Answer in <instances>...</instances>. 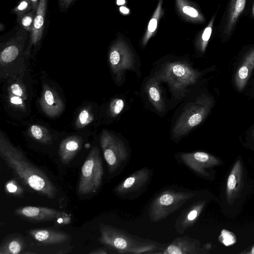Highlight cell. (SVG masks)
I'll return each instance as SVG.
<instances>
[{"instance_id": "obj_35", "label": "cell", "mask_w": 254, "mask_h": 254, "mask_svg": "<svg viewBox=\"0 0 254 254\" xmlns=\"http://www.w3.org/2000/svg\"><path fill=\"white\" fill-rule=\"evenodd\" d=\"M108 253L107 247L99 248L89 253V254H107Z\"/></svg>"}, {"instance_id": "obj_37", "label": "cell", "mask_w": 254, "mask_h": 254, "mask_svg": "<svg viewBox=\"0 0 254 254\" xmlns=\"http://www.w3.org/2000/svg\"><path fill=\"white\" fill-rule=\"evenodd\" d=\"M10 102L11 103L16 105L22 104L23 102L21 98L18 96H14L11 98Z\"/></svg>"}, {"instance_id": "obj_4", "label": "cell", "mask_w": 254, "mask_h": 254, "mask_svg": "<svg viewBox=\"0 0 254 254\" xmlns=\"http://www.w3.org/2000/svg\"><path fill=\"white\" fill-rule=\"evenodd\" d=\"M213 103L211 97L203 95L187 105L173 128V138H181L199 125L209 113Z\"/></svg>"}, {"instance_id": "obj_43", "label": "cell", "mask_w": 254, "mask_h": 254, "mask_svg": "<svg viewBox=\"0 0 254 254\" xmlns=\"http://www.w3.org/2000/svg\"><path fill=\"white\" fill-rule=\"evenodd\" d=\"M252 135H253V137L254 138V129L253 130Z\"/></svg>"}, {"instance_id": "obj_13", "label": "cell", "mask_w": 254, "mask_h": 254, "mask_svg": "<svg viewBox=\"0 0 254 254\" xmlns=\"http://www.w3.org/2000/svg\"><path fill=\"white\" fill-rule=\"evenodd\" d=\"M27 232L37 242L45 245L62 244L71 239L68 233L52 228H32Z\"/></svg>"}, {"instance_id": "obj_21", "label": "cell", "mask_w": 254, "mask_h": 254, "mask_svg": "<svg viewBox=\"0 0 254 254\" xmlns=\"http://www.w3.org/2000/svg\"><path fill=\"white\" fill-rule=\"evenodd\" d=\"M177 10L185 20L195 23L204 22L205 18L196 5L188 0H175Z\"/></svg>"}, {"instance_id": "obj_32", "label": "cell", "mask_w": 254, "mask_h": 254, "mask_svg": "<svg viewBox=\"0 0 254 254\" xmlns=\"http://www.w3.org/2000/svg\"><path fill=\"white\" fill-rule=\"evenodd\" d=\"M233 234H232L231 232L224 230L222 231L221 235L220 236L222 237L221 240H224L227 238V240L224 242V244L226 246H228L231 244H234L235 242V238Z\"/></svg>"}, {"instance_id": "obj_40", "label": "cell", "mask_w": 254, "mask_h": 254, "mask_svg": "<svg viewBox=\"0 0 254 254\" xmlns=\"http://www.w3.org/2000/svg\"><path fill=\"white\" fill-rule=\"evenodd\" d=\"M117 1L118 4H123L125 2V0H118Z\"/></svg>"}, {"instance_id": "obj_9", "label": "cell", "mask_w": 254, "mask_h": 254, "mask_svg": "<svg viewBox=\"0 0 254 254\" xmlns=\"http://www.w3.org/2000/svg\"><path fill=\"white\" fill-rule=\"evenodd\" d=\"M14 214L22 219L34 223L57 221L67 224L70 218L64 212L46 207L24 206L17 207Z\"/></svg>"}, {"instance_id": "obj_25", "label": "cell", "mask_w": 254, "mask_h": 254, "mask_svg": "<svg viewBox=\"0 0 254 254\" xmlns=\"http://www.w3.org/2000/svg\"><path fill=\"white\" fill-rule=\"evenodd\" d=\"M217 11L213 15L207 26L203 30L197 43V47L201 53H203L207 48L212 32Z\"/></svg>"}, {"instance_id": "obj_20", "label": "cell", "mask_w": 254, "mask_h": 254, "mask_svg": "<svg viewBox=\"0 0 254 254\" xmlns=\"http://www.w3.org/2000/svg\"><path fill=\"white\" fill-rule=\"evenodd\" d=\"M82 145V139L73 136L64 140L60 145L59 155L62 162L69 164L79 151Z\"/></svg>"}, {"instance_id": "obj_28", "label": "cell", "mask_w": 254, "mask_h": 254, "mask_svg": "<svg viewBox=\"0 0 254 254\" xmlns=\"http://www.w3.org/2000/svg\"><path fill=\"white\" fill-rule=\"evenodd\" d=\"M35 14L36 12L32 10L28 13L17 16V22L25 31L31 33L33 27Z\"/></svg>"}, {"instance_id": "obj_2", "label": "cell", "mask_w": 254, "mask_h": 254, "mask_svg": "<svg viewBox=\"0 0 254 254\" xmlns=\"http://www.w3.org/2000/svg\"><path fill=\"white\" fill-rule=\"evenodd\" d=\"M99 243L119 254H161L167 246L149 239L137 237L112 226L100 224Z\"/></svg>"}, {"instance_id": "obj_16", "label": "cell", "mask_w": 254, "mask_h": 254, "mask_svg": "<svg viewBox=\"0 0 254 254\" xmlns=\"http://www.w3.org/2000/svg\"><path fill=\"white\" fill-rule=\"evenodd\" d=\"M205 201H197L190 205L180 214L175 222V228L177 232L183 234L193 225L202 211Z\"/></svg>"}, {"instance_id": "obj_29", "label": "cell", "mask_w": 254, "mask_h": 254, "mask_svg": "<svg viewBox=\"0 0 254 254\" xmlns=\"http://www.w3.org/2000/svg\"><path fill=\"white\" fill-rule=\"evenodd\" d=\"M32 10V5L30 0H20L11 12L15 14L17 16H19L28 13Z\"/></svg>"}, {"instance_id": "obj_6", "label": "cell", "mask_w": 254, "mask_h": 254, "mask_svg": "<svg viewBox=\"0 0 254 254\" xmlns=\"http://www.w3.org/2000/svg\"><path fill=\"white\" fill-rule=\"evenodd\" d=\"M100 144L109 172L119 174L129 161V150L122 140L107 130L101 134Z\"/></svg>"}, {"instance_id": "obj_39", "label": "cell", "mask_w": 254, "mask_h": 254, "mask_svg": "<svg viewBox=\"0 0 254 254\" xmlns=\"http://www.w3.org/2000/svg\"><path fill=\"white\" fill-rule=\"evenodd\" d=\"M120 11L124 14H127L129 12L128 9L124 6L120 7Z\"/></svg>"}, {"instance_id": "obj_7", "label": "cell", "mask_w": 254, "mask_h": 254, "mask_svg": "<svg viewBox=\"0 0 254 254\" xmlns=\"http://www.w3.org/2000/svg\"><path fill=\"white\" fill-rule=\"evenodd\" d=\"M104 170L98 148L93 147L85 160L81 169L77 186V192L88 195L96 192L101 185Z\"/></svg>"}, {"instance_id": "obj_23", "label": "cell", "mask_w": 254, "mask_h": 254, "mask_svg": "<svg viewBox=\"0 0 254 254\" xmlns=\"http://www.w3.org/2000/svg\"><path fill=\"white\" fill-rule=\"evenodd\" d=\"M158 81L155 77L150 78L146 84L145 90L155 109L159 112H162L165 110V104Z\"/></svg>"}, {"instance_id": "obj_24", "label": "cell", "mask_w": 254, "mask_h": 254, "mask_svg": "<svg viewBox=\"0 0 254 254\" xmlns=\"http://www.w3.org/2000/svg\"><path fill=\"white\" fill-rule=\"evenodd\" d=\"M163 0H158L157 6L148 23L142 41V44L144 46L146 45L149 39L154 35L156 31L158 22L163 13L162 9Z\"/></svg>"}, {"instance_id": "obj_38", "label": "cell", "mask_w": 254, "mask_h": 254, "mask_svg": "<svg viewBox=\"0 0 254 254\" xmlns=\"http://www.w3.org/2000/svg\"><path fill=\"white\" fill-rule=\"evenodd\" d=\"M32 5V10L36 12L39 2V0H30Z\"/></svg>"}, {"instance_id": "obj_15", "label": "cell", "mask_w": 254, "mask_h": 254, "mask_svg": "<svg viewBox=\"0 0 254 254\" xmlns=\"http://www.w3.org/2000/svg\"><path fill=\"white\" fill-rule=\"evenodd\" d=\"M27 32L20 27L14 36L5 43L4 47L0 52L1 63H8L16 59L27 38Z\"/></svg>"}, {"instance_id": "obj_34", "label": "cell", "mask_w": 254, "mask_h": 254, "mask_svg": "<svg viewBox=\"0 0 254 254\" xmlns=\"http://www.w3.org/2000/svg\"><path fill=\"white\" fill-rule=\"evenodd\" d=\"M11 91L13 94L18 97H21L23 94L22 89L18 84L16 83L11 85Z\"/></svg>"}, {"instance_id": "obj_22", "label": "cell", "mask_w": 254, "mask_h": 254, "mask_svg": "<svg viewBox=\"0 0 254 254\" xmlns=\"http://www.w3.org/2000/svg\"><path fill=\"white\" fill-rule=\"evenodd\" d=\"M26 244L22 236L17 233L7 235L0 244V254H23Z\"/></svg>"}, {"instance_id": "obj_17", "label": "cell", "mask_w": 254, "mask_h": 254, "mask_svg": "<svg viewBox=\"0 0 254 254\" xmlns=\"http://www.w3.org/2000/svg\"><path fill=\"white\" fill-rule=\"evenodd\" d=\"M246 2L247 0H230L222 31L224 37L227 38L232 35L238 20L245 8Z\"/></svg>"}, {"instance_id": "obj_31", "label": "cell", "mask_w": 254, "mask_h": 254, "mask_svg": "<svg viewBox=\"0 0 254 254\" xmlns=\"http://www.w3.org/2000/svg\"><path fill=\"white\" fill-rule=\"evenodd\" d=\"M125 106V102L122 99L116 98L114 99L110 106V111L111 115L116 116L121 113Z\"/></svg>"}, {"instance_id": "obj_41", "label": "cell", "mask_w": 254, "mask_h": 254, "mask_svg": "<svg viewBox=\"0 0 254 254\" xmlns=\"http://www.w3.org/2000/svg\"><path fill=\"white\" fill-rule=\"evenodd\" d=\"M252 15L253 17H254V5L252 7Z\"/></svg>"}, {"instance_id": "obj_30", "label": "cell", "mask_w": 254, "mask_h": 254, "mask_svg": "<svg viewBox=\"0 0 254 254\" xmlns=\"http://www.w3.org/2000/svg\"><path fill=\"white\" fill-rule=\"evenodd\" d=\"M30 131L32 136L37 140L47 143L50 140L49 136L44 129L38 125L31 127Z\"/></svg>"}, {"instance_id": "obj_36", "label": "cell", "mask_w": 254, "mask_h": 254, "mask_svg": "<svg viewBox=\"0 0 254 254\" xmlns=\"http://www.w3.org/2000/svg\"><path fill=\"white\" fill-rule=\"evenodd\" d=\"M74 0H59V4L61 8L64 9L69 7Z\"/></svg>"}, {"instance_id": "obj_19", "label": "cell", "mask_w": 254, "mask_h": 254, "mask_svg": "<svg viewBox=\"0 0 254 254\" xmlns=\"http://www.w3.org/2000/svg\"><path fill=\"white\" fill-rule=\"evenodd\" d=\"M48 0H39L36 11L33 27L30 38V47L36 45L41 39L44 29Z\"/></svg>"}, {"instance_id": "obj_11", "label": "cell", "mask_w": 254, "mask_h": 254, "mask_svg": "<svg viewBox=\"0 0 254 254\" xmlns=\"http://www.w3.org/2000/svg\"><path fill=\"white\" fill-rule=\"evenodd\" d=\"M177 159L179 163L196 174L203 177L210 175L207 171L208 169L220 163V160L214 156L202 151L179 153Z\"/></svg>"}, {"instance_id": "obj_26", "label": "cell", "mask_w": 254, "mask_h": 254, "mask_svg": "<svg viewBox=\"0 0 254 254\" xmlns=\"http://www.w3.org/2000/svg\"><path fill=\"white\" fill-rule=\"evenodd\" d=\"M43 104L48 113H53L60 107V101L52 91L46 90L43 96Z\"/></svg>"}, {"instance_id": "obj_1", "label": "cell", "mask_w": 254, "mask_h": 254, "mask_svg": "<svg viewBox=\"0 0 254 254\" xmlns=\"http://www.w3.org/2000/svg\"><path fill=\"white\" fill-rule=\"evenodd\" d=\"M0 157L23 186L40 195L54 199L58 189L47 174L33 164L24 152L0 133Z\"/></svg>"}, {"instance_id": "obj_27", "label": "cell", "mask_w": 254, "mask_h": 254, "mask_svg": "<svg viewBox=\"0 0 254 254\" xmlns=\"http://www.w3.org/2000/svg\"><path fill=\"white\" fill-rule=\"evenodd\" d=\"M4 190L8 195L18 198L24 196V189L16 179H12L7 181L5 184Z\"/></svg>"}, {"instance_id": "obj_5", "label": "cell", "mask_w": 254, "mask_h": 254, "mask_svg": "<svg viewBox=\"0 0 254 254\" xmlns=\"http://www.w3.org/2000/svg\"><path fill=\"white\" fill-rule=\"evenodd\" d=\"M194 195L192 191L169 189L161 191L148 208L150 221L158 222L180 209Z\"/></svg>"}, {"instance_id": "obj_42", "label": "cell", "mask_w": 254, "mask_h": 254, "mask_svg": "<svg viewBox=\"0 0 254 254\" xmlns=\"http://www.w3.org/2000/svg\"><path fill=\"white\" fill-rule=\"evenodd\" d=\"M250 253L252 254H254V246L253 247V248L252 249V251Z\"/></svg>"}, {"instance_id": "obj_10", "label": "cell", "mask_w": 254, "mask_h": 254, "mask_svg": "<svg viewBox=\"0 0 254 254\" xmlns=\"http://www.w3.org/2000/svg\"><path fill=\"white\" fill-rule=\"evenodd\" d=\"M109 60L113 72L119 78H122L125 71L134 68L133 55L123 39H118L112 45L109 53Z\"/></svg>"}, {"instance_id": "obj_18", "label": "cell", "mask_w": 254, "mask_h": 254, "mask_svg": "<svg viewBox=\"0 0 254 254\" xmlns=\"http://www.w3.org/2000/svg\"><path fill=\"white\" fill-rule=\"evenodd\" d=\"M254 67V46L244 55L239 65L234 77V83L237 89L242 90L251 75Z\"/></svg>"}, {"instance_id": "obj_8", "label": "cell", "mask_w": 254, "mask_h": 254, "mask_svg": "<svg viewBox=\"0 0 254 254\" xmlns=\"http://www.w3.org/2000/svg\"><path fill=\"white\" fill-rule=\"evenodd\" d=\"M153 176V170L144 167L131 174L113 190L115 194L124 199H134L147 189Z\"/></svg>"}, {"instance_id": "obj_12", "label": "cell", "mask_w": 254, "mask_h": 254, "mask_svg": "<svg viewBox=\"0 0 254 254\" xmlns=\"http://www.w3.org/2000/svg\"><path fill=\"white\" fill-rule=\"evenodd\" d=\"M244 185V172L242 163L237 159L228 177L226 197L227 202L232 205L240 196Z\"/></svg>"}, {"instance_id": "obj_3", "label": "cell", "mask_w": 254, "mask_h": 254, "mask_svg": "<svg viewBox=\"0 0 254 254\" xmlns=\"http://www.w3.org/2000/svg\"><path fill=\"white\" fill-rule=\"evenodd\" d=\"M200 75V72L188 63L175 61L163 65L154 77L158 81L165 82L175 98L182 99L196 83Z\"/></svg>"}, {"instance_id": "obj_14", "label": "cell", "mask_w": 254, "mask_h": 254, "mask_svg": "<svg viewBox=\"0 0 254 254\" xmlns=\"http://www.w3.org/2000/svg\"><path fill=\"white\" fill-rule=\"evenodd\" d=\"M206 246L198 240L187 236L176 238L164 250L163 254H198L203 253ZM207 249V248H206Z\"/></svg>"}, {"instance_id": "obj_33", "label": "cell", "mask_w": 254, "mask_h": 254, "mask_svg": "<svg viewBox=\"0 0 254 254\" xmlns=\"http://www.w3.org/2000/svg\"><path fill=\"white\" fill-rule=\"evenodd\" d=\"M79 121L82 125L87 124L90 120L89 112L86 110H82L79 115Z\"/></svg>"}]
</instances>
